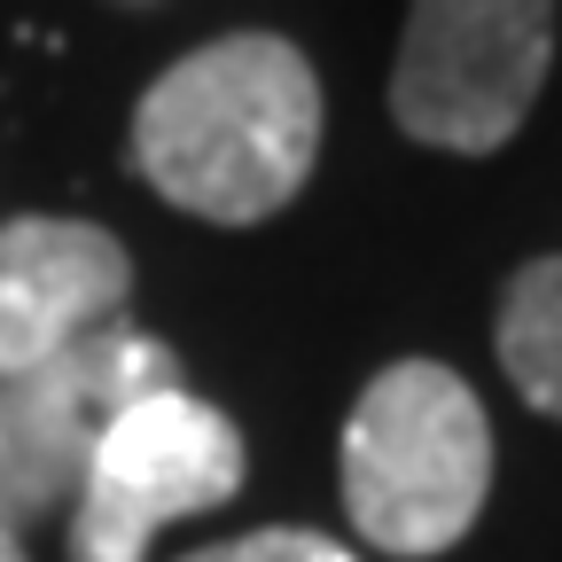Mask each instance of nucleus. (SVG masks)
Instances as JSON below:
<instances>
[{"instance_id": "obj_6", "label": "nucleus", "mask_w": 562, "mask_h": 562, "mask_svg": "<svg viewBox=\"0 0 562 562\" xmlns=\"http://www.w3.org/2000/svg\"><path fill=\"white\" fill-rule=\"evenodd\" d=\"M133 290V258L87 220L0 227V383L110 328Z\"/></svg>"}, {"instance_id": "obj_7", "label": "nucleus", "mask_w": 562, "mask_h": 562, "mask_svg": "<svg viewBox=\"0 0 562 562\" xmlns=\"http://www.w3.org/2000/svg\"><path fill=\"white\" fill-rule=\"evenodd\" d=\"M501 368L508 383L562 422V258H539L501 297Z\"/></svg>"}, {"instance_id": "obj_9", "label": "nucleus", "mask_w": 562, "mask_h": 562, "mask_svg": "<svg viewBox=\"0 0 562 562\" xmlns=\"http://www.w3.org/2000/svg\"><path fill=\"white\" fill-rule=\"evenodd\" d=\"M0 562H24V539H16V524L0 516Z\"/></svg>"}, {"instance_id": "obj_8", "label": "nucleus", "mask_w": 562, "mask_h": 562, "mask_svg": "<svg viewBox=\"0 0 562 562\" xmlns=\"http://www.w3.org/2000/svg\"><path fill=\"white\" fill-rule=\"evenodd\" d=\"M180 562H360V554L336 547V539H321V531L273 524V531H243V539H220V547L180 554Z\"/></svg>"}, {"instance_id": "obj_4", "label": "nucleus", "mask_w": 562, "mask_h": 562, "mask_svg": "<svg viewBox=\"0 0 562 562\" xmlns=\"http://www.w3.org/2000/svg\"><path fill=\"white\" fill-rule=\"evenodd\" d=\"M180 368L157 336L125 321L79 336L70 351L0 383V516L16 531L79 501V476L102 446V430L149 391H172Z\"/></svg>"}, {"instance_id": "obj_2", "label": "nucleus", "mask_w": 562, "mask_h": 562, "mask_svg": "<svg viewBox=\"0 0 562 562\" xmlns=\"http://www.w3.org/2000/svg\"><path fill=\"white\" fill-rule=\"evenodd\" d=\"M492 484L476 391L438 360L383 368L344 422V516L383 554H446Z\"/></svg>"}, {"instance_id": "obj_3", "label": "nucleus", "mask_w": 562, "mask_h": 562, "mask_svg": "<svg viewBox=\"0 0 562 562\" xmlns=\"http://www.w3.org/2000/svg\"><path fill=\"white\" fill-rule=\"evenodd\" d=\"M554 55V0H414L391 110L430 149L484 157L531 117Z\"/></svg>"}, {"instance_id": "obj_1", "label": "nucleus", "mask_w": 562, "mask_h": 562, "mask_svg": "<svg viewBox=\"0 0 562 562\" xmlns=\"http://www.w3.org/2000/svg\"><path fill=\"white\" fill-rule=\"evenodd\" d=\"M313 149L321 79L273 32H235L180 55L133 110V165L149 172V188L220 227L281 211L305 188Z\"/></svg>"}, {"instance_id": "obj_5", "label": "nucleus", "mask_w": 562, "mask_h": 562, "mask_svg": "<svg viewBox=\"0 0 562 562\" xmlns=\"http://www.w3.org/2000/svg\"><path fill=\"white\" fill-rule=\"evenodd\" d=\"M235 484H243V438L220 406L188 398L180 383L133 398L79 476L70 562H140L165 524L235 501Z\"/></svg>"}]
</instances>
